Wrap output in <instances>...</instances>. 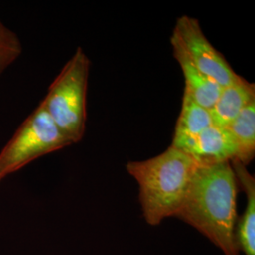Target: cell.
<instances>
[{
    "label": "cell",
    "mask_w": 255,
    "mask_h": 255,
    "mask_svg": "<svg viewBox=\"0 0 255 255\" xmlns=\"http://www.w3.org/2000/svg\"><path fill=\"white\" fill-rule=\"evenodd\" d=\"M231 164L237 181L246 193V209L241 218L237 219V246L240 253L245 255H255V180L247 169L246 165L238 161Z\"/></svg>",
    "instance_id": "8"
},
{
    "label": "cell",
    "mask_w": 255,
    "mask_h": 255,
    "mask_svg": "<svg viewBox=\"0 0 255 255\" xmlns=\"http://www.w3.org/2000/svg\"><path fill=\"white\" fill-rule=\"evenodd\" d=\"M198 166L191 156L173 146L150 159L128 163V173L139 186V201L147 224L157 226L177 217Z\"/></svg>",
    "instance_id": "2"
},
{
    "label": "cell",
    "mask_w": 255,
    "mask_h": 255,
    "mask_svg": "<svg viewBox=\"0 0 255 255\" xmlns=\"http://www.w3.org/2000/svg\"><path fill=\"white\" fill-rule=\"evenodd\" d=\"M171 146L191 156L199 165L227 163L237 159V146L227 128L214 124L195 136L173 138Z\"/></svg>",
    "instance_id": "6"
},
{
    "label": "cell",
    "mask_w": 255,
    "mask_h": 255,
    "mask_svg": "<svg viewBox=\"0 0 255 255\" xmlns=\"http://www.w3.org/2000/svg\"><path fill=\"white\" fill-rule=\"evenodd\" d=\"M213 125L209 110L182 96V109L176 122L173 138L195 136Z\"/></svg>",
    "instance_id": "11"
},
{
    "label": "cell",
    "mask_w": 255,
    "mask_h": 255,
    "mask_svg": "<svg viewBox=\"0 0 255 255\" xmlns=\"http://www.w3.org/2000/svg\"><path fill=\"white\" fill-rule=\"evenodd\" d=\"M90 60L82 47L50 84L44 104L55 124L72 143L82 139L87 119V87Z\"/></svg>",
    "instance_id": "3"
},
{
    "label": "cell",
    "mask_w": 255,
    "mask_h": 255,
    "mask_svg": "<svg viewBox=\"0 0 255 255\" xmlns=\"http://www.w3.org/2000/svg\"><path fill=\"white\" fill-rule=\"evenodd\" d=\"M238 181L231 162L199 165L176 218L199 231L224 255L237 246Z\"/></svg>",
    "instance_id": "1"
},
{
    "label": "cell",
    "mask_w": 255,
    "mask_h": 255,
    "mask_svg": "<svg viewBox=\"0 0 255 255\" xmlns=\"http://www.w3.org/2000/svg\"><path fill=\"white\" fill-rule=\"evenodd\" d=\"M226 128L237 146V159L234 161L247 166L255 155V101L251 102Z\"/></svg>",
    "instance_id": "10"
},
{
    "label": "cell",
    "mask_w": 255,
    "mask_h": 255,
    "mask_svg": "<svg viewBox=\"0 0 255 255\" xmlns=\"http://www.w3.org/2000/svg\"><path fill=\"white\" fill-rule=\"evenodd\" d=\"M72 144L55 124L42 101L1 150L0 182L37 158Z\"/></svg>",
    "instance_id": "4"
},
{
    "label": "cell",
    "mask_w": 255,
    "mask_h": 255,
    "mask_svg": "<svg viewBox=\"0 0 255 255\" xmlns=\"http://www.w3.org/2000/svg\"><path fill=\"white\" fill-rule=\"evenodd\" d=\"M174 56H179L193 67L219 83L221 88L240 77L219 52L201 29L199 20L188 15L177 19L170 38Z\"/></svg>",
    "instance_id": "5"
},
{
    "label": "cell",
    "mask_w": 255,
    "mask_h": 255,
    "mask_svg": "<svg viewBox=\"0 0 255 255\" xmlns=\"http://www.w3.org/2000/svg\"><path fill=\"white\" fill-rule=\"evenodd\" d=\"M255 101V83L248 82L240 76L236 82L221 89L218 101L210 110L213 124L219 127H227L251 102Z\"/></svg>",
    "instance_id": "7"
},
{
    "label": "cell",
    "mask_w": 255,
    "mask_h": 255,
    "mask_svg": "<svg viewBox=\"0 0 255 255\" xmlns=\"http://www.w3.org/2000/svg\"><path fill=\"white\" fill-rule=\"evenodd\" d=\"M174 57L180 64L184 77L183 96L210 111L218 101L222 88L219 83L193 67L182 57Z\"/></svg>",
    "instance_id": "9"
},
{
    "label": "cell",
    "mask_w": 255,
    "mask_h": 255,
    "mask_svg": "<svg viewBox=\"0 0 255 255\" xmlns=\"http://www.w3.org/2000/svg\"><path fill=\"white\" fill-rule=\"evenodd\" d=\"M22 51L23 46L16 33L0 20V76L18 59Z\"/></svg>",
    "instance_id": "12"
}]
</instances>
